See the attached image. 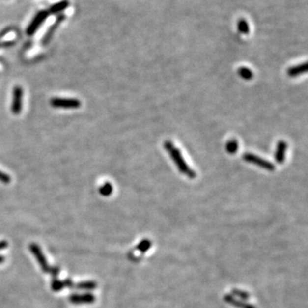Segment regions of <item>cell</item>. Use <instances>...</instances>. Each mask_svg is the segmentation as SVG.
Here are the masks:
<instances>
[{
  "mask_svg": "<svg viewBox=\"0 0 308 308\" xmlns=\"http://www.w3.org/2000/svg\"><path fill=\"white\" fill-rule=\"evenodd\" d=\"M50 14L48 12V10H40L36 16L33 17V20L30 23L29 25L28 26L26 30V33L28 36H32L34 33H36L37 30L39 29L40 25L43 24L46 21L48 16Z\"/></svg>",
  "mask_w": 308,
  "mask_h": 308,
  "instance_id": "obj_4",
  "label": "cell"
},
{
  "mask_svg": "<svg viewBox=\"0 0 308 308\" xmlns=\"http://www.w3.org/2000/svg\"><path fill=\"white\" fill-rule=\"evenodd\" d=\"M70 5V2L68 0H62L60 2L54 3L49 8L48 12L49 14H57L62 12L64 10H66L67 8Z\"/></svg>",
  "mask_w": 308,
  "mask_h": 308,
  "instance_id": "obj_12",
  "label": "cell"
},
{
  "mask_svg": "<svg viewBox=\"0 0 308 308\" xmlns=\"http://www.w3.org/2000/svg\"><path fill=\"white\" fill-rule=\"evenodd\" d=\"M237 28H238L239 32L243 33V34H248L249 33V25L248 22L245 19H240L237 23Z\"/></svg>",
  "mask_w": 308,
  "mask_h": 308,
  "instance_id": "obj_16",
  "label": "cell"
},
{
  "mask_svg": "<svg viewBox=\"0 0 308 308\" xmlns=\"http://www.w3.org/2000/svg\"><path fill=\"white\" fill-rule=\"evenodd\" d=\"M308 70V63H300L296 66H292L287 70V74L289 77H297L302 74L306 73Z\"/></svg>",
  "mask_w": 308,
  "mask_h": 308,
  "instance_id": "obj_9",
  "label": "cell"
},
{
  "mask_svg": "<svg viewBox=\"0 0 308 308\" xmlns=\"http://www.w3.org/2000/svg\"><path fill=\"white\" fill-rule=\"evenodd\" d=\"M4 260H5V258H4V257H3V256L0 255V264H2V263H3V262H4Z\"/></svg>",
  "mask_w": 308,
  "mask_h": 308,
  "instance_id": "obj_20",
  "label": "cell"
},
{
  "mask_svg": "<svg viewBox=\"0 0 308 308\" xmlns=\"http://www.w3.org/2000/svg\"><path fill=\"white\" fill-rule=\"evenodd\" d=\"M239 148V144L237 140L235 139L229 140L228 142L226 143L225 149L227 153L229 154H235Z\"/></svg>",
  "mask_w": 308,
  "mask_h": 308,
  "instance_id": "obj_14",
  "label": "cell"
},
{
  "mask_svg": "<svg viewBox=\"0 0 308 308\" xmlns=\"http://www.w3.org/2000/svg\"><path fill=\"white\" fill-rule=\"evenodd\" d=\"M76 288L82 290H93L94 288H96L97 283L93 281H85V282H81L75 285Z\"/></svg>",
  "mask_w": 308,
  "mask_h": 308,
  "instance_id": "obj_13",
  "label": "cell"
},
{
  "mask_svg": "<svg viewBox=\"0 0 308 308\" xmlns=\"http://www.w3.org/2000/svg\"><path fill=\"white\" fill-rule=\"evenodd\" d=\"M238 75L240 77H242V79L244 80H251L253 77V73H252V70H250L249 68L247 67H241L238 69Z\"/></svg>",
  "mask_w": 308,
  "mask_h": 308,
  "instance_id": "obj_15",
  "label": "cell"
},
{
  "mask_svg": "<svg viewBox=\"0 0 308 308\" xmlns=\"http://www.w3.org/2000/svg\"><path fill=\"white\" fill-rule=\"evenodd\" d=\"M23 97L24 91L21 86H16L13 89V97L11 103V112L15 115H18L23 109Z\"/></svg>",
  "mask_w": 308,
  "mask_h": 308,
  "instance_id": "obj_6",
  "label": "cell"
},
{
  "mask_svg": "<svg viewBox=\"0 0 308 308\" xmlns=\"http://www.w3.org/2000/svg\"><path fill=\"white\" fill-rule=\"evenodd\" d=\"M164 147L166 148V152L169 153L170 159L175 163L180 172L188 176L189 179H195L196 177V171L189 167V165L183 159L180 150L176 148L174 144L169 140H166L164 142Z\"/></svg>",
  "mask_w": 308,
  "mask_h": 308,
  "instance_id": "obj_1",
  "label": "cell"
},
{
  "mask_svg": "<svg viewBox=\"0 0 308 308\" xmlns=\"http://www.w3.org/2000/svg\"><path fill=\"white\" fill-rule=\"evenodd\" d=\"M51 286H52V289L53 291L58 292L63 289V288H65V287L71 288V287H73L74 284L73 282L70 279H66L65 281H60L57 279H53Z\"/></svg>",
  "mask_w": 308,
  "mask_h": 308,
  "instance_id": "obj_11",
  "label": "cell"
},
{
  "mask_svg": "<svg viewBox=\"0 0 308 308\" xmlns=\"http://www.w3.org/2000/svg\"><path fill=\"white\" fill-rule=\"evenodd\" d=\"M287 147H288V144L285 142L284 140L279 141L275 153V159L277 163L282 164V163L284 162L285 154H286Z\"/></svg>",
  "mask_w": 308,
  "mask_h": 308,
  "instance_id": "obj_8",
  "label": "cell"
},
{
  "mask_svg": "<svg viewBox=\"0 0 308 308\" xmlns=\"http://www.w3.org/2000/svg\"><path fill=\"white\" fill-rule=\"evenodd\" d=\"M51 105L55 108L64 109H77L81 106V101L77 99H63V98H53L51 100Z\"/></svg>",
  "mask_w": 308,
  "mask_h": 308,
  "instance_id": "obj_5",
  "label": "cell"
},
{
  "mask_svg": "<svg viewBox=\"0 0 308 308\" xmlns=\"http://www.w3.org/2000/svg\"><path fill=\"white\" fill-rule=\"evenodd\" d=\"M242 159L246 162L255 165V166L263 168V169H267L270 171L275 170V166L272 162L262 159V158H259L258 156L255 155V154L250 153H245L244 155L242 156Z\"/></svg>",
  "mask_w": 308,
  "mask_h": 308,
  "instance_id": "obj_3",
  "label": "cell"
},
{
  "mask_svg": "<svg viewBox=\"0 0 308 308\" xmlns=\"http://www.w3.org/2000/svg\"><path fill=\"white\" fill-rule=\"evenodd\" d=\"M29 249L31 252L33 253V256L36 258L37 261L40 265V268L46 273H50L53 276V279H56V277L59 273V268L57 267H54V266H51L48 262H47V258L43 254V252L41 251L40 247L35 244V243H32L29 246Z\"/></svg>",
  "mask_w": 308,
  "mask_h": 308,
  "instance_id": "obj_2",
  "label": "cell"
},
{
  "mask_svg": "<svg viewBox=\"0 0 308 308\" xmlns=\"http://www.w3.org/2000/svg\"><path fill=\"white\" fill-rule=\"evenodd\" d=\"M112 185L110 182H106L100 189V194L103 196H109L112 193Z\"/></svg>",
  "mask_w": 308,
  "mask_h": 308,
  "instance_id": "obj_17",
  "label": "cell"
},
{
  "mask_svg": "<svg viewBox=\"0 0 308 308\" xmlns=\"http://www.w3.org/2000/svg\"><path fill=\"white\" fill-rule=\"evenodd\" d=\"M70 301L73 304H92L95 302V296L91 293H85V294H73L70 296Z\"/></svg>",
  "mask_w": 308,
  "mask_h": 308,
  "instance_id": "obj_7",
  "label": "cell"
},
{
  "mask_svg": "<svg viewBox=\"0 0 308 308\" xmlns=\"http://www.w3.org/2000/svg\"><path fill=\"white\" fill-rule=\"evenodd\" d=\"M10 181H11L10 176H9L8 174L2 172V171L0 170V182H2L3 183H5V184H8V183H10Z\"/></svg>",
  "mask_w": 308,
  "mask_h": 308,
  "instance_id": "obj_18",
  "label": "cell"
},
{
  "mask_svg": "<svg viewBox=\"0 0 308 308\" xmlns=\"http://www.w3.org/2000/svg\"><path fill=\"white\" fill-rule=\"evenodd\" d=\"M64 17H64L63 15H60V16L57 17L56 23L53 24V25H52V27H51L50 28L48 29L47 33H46V35L44 37L43 40H42V43H43V45H47V44L49 42V40H51V38L53 37V34L55 33V31H56V28H57V27H58V25H59V24L63 22V19H64Z\"/></svg>",
  "mask_w": 308,
  "mask_h": 308,
  "instance_id": "obj_10",
  "label": "cell"
},
{
  "mask_svg": "<svg viewBox=\"0 0 308 308\" xmlns=\"http://www.w3.org/2000/svg\"><path fill=\"white\" fill-rule=\"evenodd\" d=\"M8 247V242L6 241H1L0 242V250L6 249Z\"/></svg>",
  "mask_w": 308,
  "mask_h": 308,
  "instance_id": "obj_19",
  "label": "cell"
}]
</instances>
